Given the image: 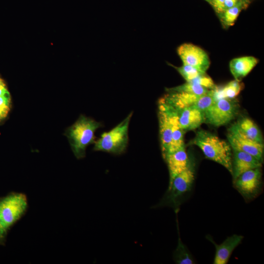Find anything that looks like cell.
I'll list each match as a JSON object with an SVG mask.
<instances>
[{
    "label": "cell",
    "instance_id": "cell-26",
    "mask_svg": "<svg viewBox=\"0 0 264 264\" xmlns=\"http://www.w3.org/2000/svg\"><path fill=\"white\" fill-rule=\"evenodd\" d=\"M224 0H209L208 1L219 17L224 11Z\"/></svg>",
    "mask_w": 264,
    "mask_h": 264
},
{
    "label": "cell",
    "instance_id": "cell-19",
    "mask_svg": "<svg viewBox=\"0 0 264 264\" xmlns=\"http://www.w3.org/2000/svg\"><path fill=\"white\" fill-rule=\"evenodd\" d=\"M247 5L248 3L239 0L235 5L225 10L220 16L222 24L226 27L233 25L241 10Z\"/></svg>",
    "mask_w": 264,
    "mask_h": 264
},
{
    "label": "cell",
    "instance_id": "cell-18",
    "mask_svg": "<svg viewBox=\"0 0 264 264\" xmlns=\"http://www.w3.org/2000/svg\"><path fill=\"white\" fill-rule=\"evenodd\" d=\"M242 89L240 81L234 80L222 87H216L212 89L215 101L220 99H233L237 96Z\"/></svg>",
    "mask_w": 264,
    "mask_h": 264
},
{
    "label": "cell",
    "instance_id": "cell-10",
    "mask_svg": "<svg viewBox=\"0 0 264 264\" xmlns=\"http://www.w3.org/2000/svg\"><path fill=\"white\" fill-rule=\"evenodd\" d=\"M232 175L234 181L243 173L262 167V162L250 154L236 150H232Z\"/></svg>",
    "mask_w": 264,
    "mask_h": 264
},
{
    "label": "cell",
    "instance_id": "cell-3",
    "mask_svg": "<svg viewBox=\"0 0 264 264\" xmlns=\"http://www.w3.org/2000/svg\"><path fill=\"white\" fill-rule=\"evenodd\" d=\"M132 112L130 113L123 121L108 132H105L95 142L93 150L102 151L115 154L123 153L129 141V126Z\"/></svg>",
    "mask_w": 264,
    "mask_h": 264
},
{
    "label": "cell",
    "instance_id": "cell-2",
    "mask_svg": "<svg viewBox=\"0 0 264 264\" xmlns=\"http://www.w3.org/2000/svg\"><path fill=\"white\" fill-rule=\"evenodd\" d=\"M102 126L100 122L81 115L66 132L71 150L78 159L86 155L88 146L95 143L94 132Z\"/></svg>",
    "mask_w": 264,
    "mask_h": 264
},
{
    "label": "cell",
    "instance_id": "cell-25",
    "mask_svg": "<svg viewBox=\"0 0 264 264\" xmlns=\"http://www.w3.org/2000/svg\"><path fill=\"white\" fill-rule=\"evenodd\" d=\"M190 82L199 85L209 90L213 89L216 87L212 78L206 73L201 74Z\"/></svg>",
    "mask_w": 264,
    "mask_h": 264
},
{
    "label": "cell",
    "instance_id": "cell-17",
    "mask_svg": "<svg viewBox=\"0 0 264 264\" xmlns=\"http://www.w3.org/2000/svg\"><path fill=\"white\" fill-rule=\"evenodd\" d=\"M238 128L250 139L260 143H263L261 130L250 118L244 117L235 123Z\"/></svg>",
    "mask_w": 264,
    "mask_h": 264
},
{
    "label": "cell",
    "instance_id": "cell-21",
    "mask_svg": "<svg viewBox=\"0 0 264 264\" xmlns=\"http://www.w3.org/2000/svg\"><path fill=\"white\" fill-rule=\"evenodd\" d=\"M174 259L176 263L179 264H192L194 263L192 256L182 243L179 237L178 244L174 253Z\"/></svg>",
    "mask_w": 264,
    "mask_h": 264
},
{
    "label": "cell",
    "instance_id": "cell-4",
    "mask_svg": "<svg viewBox=\"0 0 264 264\" xmlns=\"http://www.w3.org/2000/svg\"><path fill=\"white\" fill-rule=\"evenodd\" d=\"M27 198L23 193L11 192L0 198V222L8 231L25 214Z\"/></svg>",
    "mask_w": 264,
    "mask_h": 264
},
{
    "label": "cell",
    "instance_id": "cell-30",
    "mask_svg": "<svg viewBox=\"0 0 264 264\" xmlns=\"http://www.w3.org/2000/svg\"><path fill=\"white\" fill-rule=\"evenodd\" d=\"M206 0V1H207V2H208V1L209 0Z\"/></svg>",
    "mask_w": 264,
    "mask_h": 264
},
{
    "label": "cell",
    "instance_id": "cell-15",
    "mask_svg": "<svg viewBox=\"0 0 264 264\" xmlns=\"http://www.w3.org/2000/svg\"><path fill=\"white\" fill-rule=\"evenodd\" d=\"M258 63V60L253 56L236 58L230 62V70L235 79L240 81L253 69Z\"/></svg>",
    "mask_w": 264,
    "mask_h": 264
},
{
    "label": "cell",
    "instance_id": "cell-23",
    "mask_svg": "<svg viewBox=\"0 0 264 264\" xmlns=\"http://www.w3.org/2000/svg\"><path fill=\"white\" fill-rule=\"evenodd\" d=\"M175 68L187 82H190L201 74L205 73L192 66L187 65H183L180 67H175Z\"/></svg>",
    "mask_w": 264,
    "mask_h": 264
},
{
    "label": "cell",
    "instance_id": "cell-1",
    "mask_svg": "<svg viewBox=\"0 0 264 264\" xmlns=\"http://www.w3.org/2000/svg\"><path fill=\"white\" fill-rule=\"evenodd\" d=\"M191 144L198 146L206 158L220 164L232 175V152L228 142L208 131L199 130Z\"/></svg>",
    "mask_w": 264,
    "mask_h": 264
},
{
    "label": "cell",
    "instance_id": "cell-5",
    "mask_svg": "<svg viewBox=\"0 0 264 264\" xmlns=\"http://www.w3.org/2000/svg\"><path fill=\"white\" fill-rule=\"evenodd\" d=\"M194 179V165L190 161L187 168L177 175L169 185L168 190L160 205L170 206L176 208L179 199L190 190Z\"/></svg>",
    "mask_w": 264,
    "mask_h": 264
},
{
    "label": "cell",
    "instance_id": "cell-22",
    "mask_svg": "<svg viewBox=\"0 0 264 264\" xmlns=\"http://www.w3.org/2000/svg\"><path fill=\"white\" fill-rule=\"evenodd\" d=\"M171 88L174 90L184 91L198 96L204 95L210 90L199 85L187 82L181 85Z\"/></svg>",
    "mask_w": 264,
    "mask_h": 264
},
{
    "label": "cell",
    "instance_id": "cell-7",
    "mask_svg": "<svg viewBox=\"0 0 264 264\" xmlns=\"http://www.w3.org/2000/svg\"><path fill=\"white\" fill-rule=\"evenodd\" d=\"M227 138L232 150L246 153L262 162L264 144L258 143L248 138L242 132L235 123L229 128Z\"/></svg>",
    "mask_w": 264,
    "mask_h": 264
},
{
    "label": "cell",
    "instance_id": "cell-28",
    "mask_svg": "<svg viewBox=\"0 0 264 264\" xmlns=\"http://www.w3.org/2000/svg\"><path fill=\"white\" fill-rule=\"evenodd\" d=\"M239 1V0H224V11L235 5Z\"/></svg>",
    "mask_w": 264,
    "mask_h": 264
},
{
    "label": "cell",
    "instance_id": "cell-13",
    "mask_svg": "<svg viewBox=\"0 0 264 264\" xmlns=\"http://www.w3.org/2000/svg\"><path fill=\"white\" fill-rule=\"evenodd\" d=\"M176 112L180 125L184 131L195 130L205 122L204 112L194 106Z\"/></svg>",
    "mask_w": 264,
    "mask_h": 264
},
{
    "label": "cell",
    "instance_id": "cell-12",
    "mask_svg": "<svg viewBox=\"0 0 264 264\" xmlns=\"http://www.w3.org/2000/svg\"><path fill=\"white\" fill-rule=\"evenodd\" d=\"M207 238L214 244L216 248L213 264H226L232 252L241 243L243 237L234 234L227 237L220 244L215 243L211 238Z\"/></svg>",
    "mask_w": 264,
    "mask_h": 264
},
{
    "label": "cell",
    "instance_id": "cell-27",
    "mask_svg": "<svg viewBox=\"0 0 264 264\" xmlns=\"http://www.w3.org/2000/svg\"><path fill=\"white\" fill-rule=\"evenodd\" d=\"M7 231L0 222V245H4Z\"/></svg>",
    "mask_w": 264,
    "mask_h": 264
},
{
    "label": "cell",
    "instance_id": "cell-29",
    "mask_svg": "<svg viewBox=\"0 0 264 264\" xmlns=\"http://www.w3.org/2000/svg\"><path fill=\"white\" fill-rule=\"evenodd\" d=\"M240 0L248 3L250 0Z\"/></svg>",
    "mask_w": 264,
    "mask_h": 264
},
{
    "label": "cell",
    "instance_id": "cell-14",
    "mask_svg": "<svg viewBox=\"0 0 264 264\" xmlns=\"http://www.w3.org/2000/svg\"><path fill=\"white\" fill-rule=\"evenodd\" d=\"M164 159L167 163L169 172L170 185L177 175L187 168L190 160L185 147L168 154Z\"/></svg>",
    "mask_w": 264,
    "mask_h": 264
},
{
    "label": "cell",
    "instance_id": "cell-16",
    "mask_svg": "<svg viewBox=\"0 0 264 264\" xmlns=\"http://www.w3.org/2000/svg\"><path fill=\"white\" fill-rule=\"evenodd\" d=\"M167 105L169 110L172 123V133L170 145L166 155L185 147L183 140L184 131L180 125L177 112L168 105Z\"/></svg>",
    "mask_w": 264,
    "mask_h": 264
},
{
    "label": "cell",
    "instance_id": "cell-8",
    "mask_svg": "<svg viewBox=\"0 0 264 264\" xmlns=\"http://www.w3.org/2000/svg\"><path fill=\"white\" fill-rule=\"evenodd\" d=\"M177 52L184 65L192 66L203 73H206L210 66L208 54L196 45L184 43L177 48Z\"/></svg>",
    "mask_w": 264,
    "mask_h": 264
},
{
    "label": "cell",
    "instance_id": "cell-24",
    "mask_svg": "<svg viewBox=\"0 0 264 264\" xmlns=\"http://www.w3.org/2000/svg\"><path fill=\"white\" fill-rule=\"evenodd\" d=\"M215 101L211 89L206 94L201 96L193 106L204 112Z\"/></svg>",
    "mask_w": 264,
    "mask_h": 264
},
{
    "label": "cell",
    "instance_id": "cell-9",
    "mask_svg": "<svg viewBox=\"0 0 264 264\" xmlns=\"http://www.w3.org/2000/svg\"><path fill=\"white\" fill-rule=\"evenodd\" d=\"M158 110L160 146L164 158L168 153L171 141L172 123L169 108L161 99L158 101Z\"/></svg>",
    "mask_w": 264,
    "mask_h": 264
},
{
    "label": "cell",
    "instance_id": "cell-6",
    "mask_svg": "<svg viewBox=\"0 0 264 264\" xmlns=\"http://www.w3.org/2000/svg\"><path fill=\"white\" fill-rule=\"evenodd\" d=\"M239 112V104L233 99L216 100L204 112L205 122L219 127L226 125L233 120Z\"/></svg>",
    "mask_w": 264,
    "mask_h": 264
},
{
    "label": "cell",
    "instance_id": "cell-20",
    "mask_svg": "<svg viewBox=\"0 0 264 264\" xmlns=\"http://www.w3.org/2000/svg\"><path fill=\"white\" fill-rule=\"evenodd\" d=\"M11 107V98L5 84L0 78V122L8 114Z\"/></svg>",
    "mask_w": 264,
    "mask_h": 264
},
{
    "label": "cell",
    "instance_id": "cell-11",
    "mask_svg": "<svg viewBox=\"0 0 264 264\" xmlns=\"http://www.w3.org/2000/svg\"><path fill=\"white\" fill-rule=\"evenodd\" d=\"M261 178L260 168L247 171L240 175L234 181L235 187L242 194L250 196L259 188Z\"/></svg>",
    "mask_w": 264,
    "mask_h": 264
}]
</instances>
